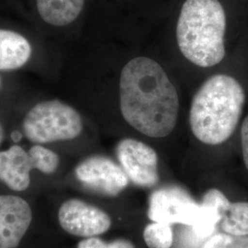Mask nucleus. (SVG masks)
Segmentation results:
<instances>
[{
    "instance_id": "f257e3e1",
    "label": "nucleus",
    "mask_w": 248,
    "mask_h": 248,
    "mask_svg": "<svg viewBox=\"0 0 248 248\" xmlns=\"http://www.w3.org/2000/svg\"><path fill=\"white\" fill-rule=\"evenodd\" d=\"M120 106L124 120L135 130L149 137L163 138L176 127L179 99L159 63L140 56L127 62L122 70Z\"/></svg>"
},
{
    "instance_id": "f03ea898",
    "label": "nucleus",
    "mask_w": 248,
    "mask_h": 248,
    "mask_svg": "<svg viewBox=\"0 0 248 248\" xmlns=\"http://www.w3.org/2000/svg\"><path fill=\"white\" fill-rule=\"evenodd\" d=\"M245 102V91L233 78L220 74L206 80L189 109V125L196 138L210 145L227 141L238 125Z\"/></svg>"
},
{
    "instance_id": "7ed1b4c3",
    "label": "nucleus",
    "mask_w": 248,
    "mask_h": 248,
    "mask_svg": "<svg viewBox=\"0 0 248 248\" xmlns=\"http://www.w3.org/2000/svg\"><path fill=\"white\" fill-rule=\"evenodd\" d=\"M226 16L219 0H186L177 19V41L189 62L212 67L225 55Z\"/></svg>"
},
{
    "instance_id": "20e7f679",
    "label": "nucleus",
    "mask_w": 248,
    "mask_h": 248,
    "mask_svg": "<svg viewBox=\"0 0 248 248\" xmlns=\"http://www.w3.org/2000/svg\"><path fill=\"white\" fill-rule=\"evenodd\" d=\"M28 140L37 144L69 141L79 136L83 121L79 113L60 100H46L33 107L23 120Z\"/></svg>"
},
{
    "instance_id": "39448f33",
    "label": "nucleus",
    "mask_w": 248,
    "mask_h": 248,
    "mask_svg": "<svg viewBox=\"0 0 248 248\" xmlns=\"http://www.w3.org/2000/svg\"><path fill=\"white\" fill-rule=\"evenodd\" d=\"M59 156L41 144L24 150L12 145L0 152V180L14 191H24L31 184V171L38 169L47 175L53 174L59 166Z\"/></svg>"
},
{
    "instance_id": "423d86ee",
    "label": "nucleus",
    "mask_w": 248,
    "mask_h": 248,
    "mask_svg": "<svg viewBox=\"0 0 248 248\" xmlns=\"http://www.w3.org/2000/svg\"><path fill=\"white\" fill-rule=\"evenodd\" d=\"M75 173L89 190L108 197L120 195L130 181L121 166L103 155H92L81 161Z\"/></svg>"
},
{
    "instance_id": "0eeeda50",
    "label": "nucleus",
    "mask_w": 248,
    "mask_h": 248,
    "mask_svg": "<svg viewBox=\"0 0 248 248\" xmlns=\"http://www.w3.org/2000/svg\"><path fill=\"white\" fill-rule=\"evenodd\" d=\"M201 204L178 186H166L154 191L149 198L148 217L153 222L182 223L193 226Z\"/></svg>"
},
{
    "instance_id": "6e6552de",
    "label": "nucleus",
    "mask_w": 248,
    "mask_h": 248,
    "mask_svg": "<svg viewBox=\"0 0 248 248\" xmlns=\"http://www.w3.org/2000/svg\"><path fill=\"white\" fill-rule=\"evenodd\" d=\"M116 155L124 172L135 185L152 187L158 183V156L149 145L126 138L118 143Z\"/></svg>"
},
{
    "instance_id": "1a4fd4ad",
    "label": "nucleus",
    "mask_w": 248,
    "mask_h": 248,
    "mask_svg": "<svg viewBox=\"0 0 248 248\" xmlns=\"http://www.w3.org/2000/svg\"><path fill=\"white\" fill-rule=\"evenodd\" d=\"M58 222L69 234L84 238L105 233L111 226L108 213L78 199H70L61 205Z\"/></svg>"
},
{
    "instance_id": "9d476101",
    "label": "nucleus",
    "mask_w": 248,
    "mask_h": 248,
    "mask_svg": "<svg viewBox=\"0 0 248 248\" xmlns=\"http://www.w3.org/2000/svg\"><path fill=\"white\" fill-rule=\"evenodd\" d=\"M32 221L30 204L18 196H0V248H17Z\"/></svg>"
},
{
    "instance_id": "9b49d317",
    "label": "nucleus",
    "mask_w": 248,
    "mask_h": 248,
    "mask_svg": "<svg viewBox=\"0 0 248 248\" xmlns=\"http://www.w3.org/2000/svg\"><path fill=\"white\" fill-rule=\"evenodd\" d=\"M31 54V46L15 31L0 30V70H14L23 66Z\"/></svg>"
},
{
    "instance_id": "f8f14e48",
    "label": "nucleus",
    "mask_w": 248,
    "mask_h": 248,
    "mask_svg": "<svg viewBox=\"0 0 248 248\" xmlns=\"http://www.w3.org/2000/svg\"><path fill=\"white\" fill-rule=\"evenodd\" d=\"M85 0H37L41 18L53 26H66L79 16Z\"/></svg>"
},
{
    "instance_id": "ddd939ff",
    "label": "nucleus",
    "mask_w": 248,
    "mask_h": 248,
    "mask_svg": "<svg viewBox=\"0 0 248 248\" xmlns=\"http://www.w3.org/2000/svg\"><path fill=\"white\" fill-rule=\"evenodd\" d=\"M222 232L232 235H248V202H231L220 222Z\"/></svg>"
},
{
    "instance_id": "4468645a",
    "label": "nucleus",
    "mask_w": 248,
    "mask_h": 248,
    "mask_svg": "<svg viewBox=\"0 0 248 248\" xmlns=\"http://www.w3.org/2000/svg\"><path fill=\"white\" fill-rule=\"evenodd\" d=\"M143 239L149 248H171L173 245L171 224L159 222L147 224L143 231Z\"/></svg>"
},
{
    "instance_id": "2eb2a0df",
    "label": "nucleus",
    "mask_w": 248,
    "mask_h": 248,
    "mask_svg": "<svg viewBox=\"0 0 248 248\" xmlns=\"http://www.w3.org/2000/svg\"><path fill=\"white\" fill-rule=\"evenodd\" d=\"M202 248H248V235L216 233L204 244Z\"/></svg>"
},
{
    "instance_id": "dca6fc26",
    "label": "nucleus",
    "mask_w": 248,
    "mask_h": 248,
    "mask_svg": "<svg viewBox=\"0 0 248 248\" xmlns=\"http://www.w3.org/2000/svg\"><path fill=\"white\" fill-rule=\"evenodd\" d=\"M77 248H135L131 241L127 239H117L107 243L98 237H89L80 241Z\"/></svg>"
},
{
    "instance_id": "f3484780",
    "label": "nucleus",
    "mask_w": 248,
    "mask_h": 248,
    "mask_svg": "<svg viewBox=\"0 0 248 248\" xmlns=\"http://www.w3.org/2000/svg\"><path fill=\"white\" fill-rule=\"evenodd\" d=\"M241 142L244 162L248 170V116L245 119L241 129Z\"/></svg>"
},
{
    "instance_id": "a211bd4d",
    "label": "nucleus",
    "mask_w": 248,
    "mask_h": 248,
    "mask_svg": "<svg viewBox=\"0 0 248 248\" xmlns=\"http://www.w3.org/2000/svg\"><path fill=\"white\" fill-rule=\"evenodd\" d=\"M3 138H4V130H3V127L0 124V143L3 141Z\"/></svg>"
},
{
    "instance_id": "6ab92c4d",
    "label": "nucleus",
    "mask_w": 248,
    "mask_h": 248,
    "mask_svg": "<svg viewBox=\"0 0 248 248\" xmlns=\"http://www.w3.org/2000/svg\"><path fill=\"white\" fill-rule=\"evenodd\" d=\"M0 86H1V80H0Z\"/></svg>"
}]
</instances>
